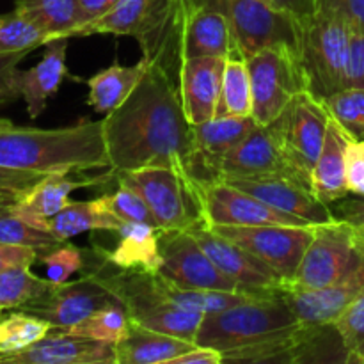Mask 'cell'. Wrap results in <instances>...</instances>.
Returning a JSON list of instances; mask_svg holds the SVG:
<instances>
[{"label":"cell","mask_w":364,"mask_h":364,"mask_svg":"<svg viewBox=\"0 0 364 364\" xmlns=\"http://www.w3.org/2000/svg\"><path fill=\"white\" fill-rule=\"evenodd\" d=\"M350 142L343 128L331 119L326 142L311 173L313 194L329 206L350 196L347 185V148Z\"/></svg>","instance_id":"d4e9b609"},{"label":"cell","mask_w":364,"mask_h":364,"mask_svg":"<svg viewBox=\"0 0 364 364\" xmlns=\"http://www.w3.org/2000/svg\"><path fill=\"white\" fill-rule=\"evenodd\" d=\"M146 70H148V60L144 57L134 66H121L116 60L112 66L87 78V103L95 112L107 116L132 95Z\"/></svg>","instance_id":"f1b7e54d"},{"label":"cell","mask_w":364,"mask_h":364,"mask_svg":"<svg viewBox=\"0 0 364 364\" xmlns=\"http://www.w3.org/2000/svg\"><path fill=\"white\" fill-rule=\"evenodd\" d=\"M100 279L123 302L132 323L196 343V334L205 315L167 301L156 290L153 274L119 269V272L100 276Z\"/></svg>","instance_id":"5b68a950"},{"label":"cell","mask_w":364,"mask_h":364,"mask_svg":"<svg viewBox=\"0 0 364 364\" xmlns=\"http://www.w3.org/2000/svg\"><path fill=\"white\" fill-rule=\"evenodd\" d=\"M322 327H306L281 294L255 297L203 318L196 343L224 363H306Z\"/></svg>","instance_id":"7a4b0ae2"},{"label":"cell","mask_w":364,"mask_h":364,"mask_svg":"<svg viewBox=\"0 0 364 364\" xmlns=\"http://www.w3.org/2000/svg\"><path fill=\"white\" fill-rule=\"evenodd\" d=\"M192 237L201 244L217 269L252 295H276L284 288V279L256 256L242 249L235 242L220 237L203 220L188 228Z\"/></svg>","instance_id":"5bb4252c"},{"label":"cell","mask_w":364,"mask_h":364,"mask_svg":"<svg viewBox=\"0 0 364 364\" xmlns=\"http://www.w3.org/2000/svg\"><path fill=\"white\" fill-rule=\"evenodd\" d=\"M364 290V259L348 276L323 288H283L281 295L306 327L333 326Z\"/></svg>","instance_id":"ac0fdd59"},{"label":"cell","mask_w":364,"mask_h":364,"mask_svg":"<svg viewBox=\"0 0 364 364\" xmlns=\"http://www.w3.org/2000/svg\"><path fill=\"white\" fill-rule=\"evenodd\" d=\"M341 2H343L350 31H358L364 34V0H341Z\"/></svg>","instance_id":"816d5d0a"},{"label":"cell","mask_w":364,"mask_h":364,"mask_svg":"<svg viewBox=\"0 0 364 364\" xmlns=\"http://www.w3.org/2000/svg\"><path fill=\"white\" fill-rule=\"evenodd\" d=\"M363 259L347 223L334 219L316 224L295 277L284 288L329 287L358 269Z\"/></svg>","instance_id":"30bf717a"},{"label":"cell","mask_w":364,"mask_h":364,"mask_svg":"<svg viewBox=\"0 0 364 364\" xmlns=\"http://www.w3.org/2000/svg\"><path fill=\"white\" fill-rule=\"evenodd\" d=\"M331 116L322 98L301 91L269 124L287 162L311 185V173L326 142ZM313 191V188H311Z\"/></svg>","instance_id":"8992f818"},{"label":"cell","mask_w":364,"mask_h":364,"mask_svg":"<svg viewBox=\"0 0 364 364\" xmlns=\"http://www.w3.org/2000/svg\"><path fill=\"white\" fill-rule=\"evenodd\" d=\"M201 220L208 226H311L240 191L228 181L206 185L198 191Z\"/></svg>","instance_id":"4fadbf2b"},{"label":"cell","mask_w":364,"mask_h":364,"mask_svg":"<svg viewBox=\"0 0 364 364\" xmlns=\"http://www.w3.org/2000/svg\"><path fill=\"white\" fill-rule=\"evenodd\" d=\"M212 0H169V18H171V27H173L174 36L183 46V32L187 27V21L194 11L199 7L210 6Z\"/></svg>","instance_id":"7dc6e473"},{"label":"cell","mask_w":364,"mask_h":364,"mask_svg":"<svg viewBox=\"0 0 364 364\" xmlns=\"http://www.w3.org/2000/svg\"><path fill=\"white\" fill-rule=\"evenodd\" d=\"M14 7L31 16L52 39L78 38L87 25L77 0H16Z\"/></svg>","instance_id":"f546056e"},{"label":"cell","mask_w":364,"mask_h":364,"mask_svg":"<svg viewBox=\"0 0 364 364\" xmlns=\"http://www.w3.org/2000/svg\"><path fill=\"white\" fill-rule=\"evenodd\" d=\"M53 327L41 316L28 311H14L0 323V359L25 350L45 338Z\"/></svg>","instance_id":"836d02e7"},{"label":"cell","mask_w":364,"mask_h":364,"mask_svg":"<svg viewBox=\"0 0 364 364\" xmlns=\"http://www.w3.org/2000/svg\"><path fill=\"white\" fill-rule=\"evenodd\" d=\"M252 91V117L269 127L306 87L299 52L291 46H270L245 57Z\"/></svg>","instance_id":"52a82bcc"},{"label":"cell","mask_w":364,"mask_h":364,"mask_svg":"<svg viewBox=\"0 0 364 364\" xmlns=\"http://www.w3.org/2000/svg\"><path fill=\"white\" fill-rule=\"evenodd\" d=\"M4 364H116V345L52 329L18 354L0 359Z\"/></svg>","instance_id":"d6986e66"},{"label":"cell","mask_w":364,"mask_h":364,"mask_svg":"<svg viewBox=\"0 0 364 364\" xmlns=\"http://www.w3.org/2000/svg\"><path fill=\"white\" fill-rule=\"evenodd\" d=\"M226 59L223 57H192L185 59L180 70V98L185 116L192 127L217 116Z\"/></svg>","instance_id":"44dd1931"},{"label":"cell","mask_w":364,"mask_h":364,"mask_svg":"<svg viewBox=\"0 0 364 364\" xmlns=\"http://www.w3.org/2000/svg\"><path fill=\"white\" fill-rule=\"evenodd\" d=\"M347 87H364V34L358 31H350Z\"/></svg>","instance_id":"f6af8a7d"},{"label":"cell","mask_w":364,"mask_h":364,"mask_svg":"<svg viewBox=\"0 0 364 364\" xmlns=\"http://www.w3.org/2000/svg\"><path fill=\"white\" fill-rule=\"evenodd\" d=\"M114 176L144 198L160 231L188 230L201 220L198 192L188 178L178 171L169 167H142Z\"/></svg>","instance_id":"ba28073f"},{"label":"cell","mask_w":364,"mask_h":364,"mask_svg":"<svg viewBox=\"0 0 364 364\" xmlns=\"http://www.w3.org/2000/svg\"><path fill=\"white\" fill-rule=\"evenodd\" d=\"M123 224L102 196L92 201H70L48 220V231L60 242H70V238L85 231H117Z\"/></svg>","instance_id":"83f0119b"},{"label":"cell","mask_w":364,"mask_h":364,"mask_svg":"<svg viewBox=\"0 0 364 364\" xmlns=\"http://www.w3.org/2000/svg\"><path fill=\"white\" fill-rule=\"evenodd\" d=\"M36 262H39V252L34 251V249L2 244L0 242V270L16 265L32 267Z\"/></svg>","instance_id":"c3c4849f"},{"label":"cell","mask_w":364,"mask_h":364,"mask_svg":"<svg viewBox=\"0 0 364 364\" xmlns=\"http://www.w3.org/2000/svg\"><path fill=\"white\" fill-rule=\"evenodd\" d=\"M109 2H110V7H112V6H114V4H116V2H117V0H109Z\"/></svg>","instance_id":"9f6ffc18"},{"label":"cell","mask_w":364,"mask_h":364,"mask_svg":"<svg viewBox=\"0 0 364 364\" xmlns=\"http://www.w3.org/2000/svg\"><path fill=\"white\" fill-rule=\"evenodd\" d=\"M347 185L350 194L364 198V141H352L347 148Z\"/></svg>","instance_id":"ee69618b"},{"label":"cell","mask_w":364,"mask_h":364,"mask_svg":"<svg viewBox=\"0 0 364 364\" xmlns=\"http://www.w3.org/2000/svg\"><path fill=\"white\" fill-rule=\"evenodd\" d=\"M2 320H4V316H2V311H0V323H2Z\"/></svg>","instance_id":"6f0895ef"},{"label":"cell","mask_w":364,"mask_h":364,"mask_svg":"<svg viewBox=\"0 0 364 364\" xmlns=\"http://www.w3.org/2000/svg\"><path fill=\"white\" fill-rule=\"evenodd\" d=\"M331 119L352 141H364V87H345L323 98Z\"/></svg>","instance_id":"74e56055"},{"label":"cell","mask_w":364,"mask_h":364,"mask_svg":"<svg viewBox=\"0 0 364 364\" xmlns=\"http://www.w3.org/2000/svg\"><path fill=\"white\" fill-rule=\"evenodd\" d=\"M103 134L114 174L169 167L187 176L194 127L185 116L178 84L162 68L148 63L132 95L105 116Z\"/></svg>","instance_id":"6da1fadb"},{"label":"cell","mask_w":364,"mask_h":364,"mask_svg":"<svg viewBox=\"0 0 364 364\" xmlns=\"http://www.w3.org/2000/svg\"><path fill=\"white\" fill-rule=\"evenodd\" d=\"M130 316L123 304H112L102 308L100 311L92 313L77 326L70 327L68 331L77 336L91 338V340L107 341V343H119L130 331Z\"/></svg>","instance_id":"8d00e7d4"},{"label":"cell","mask_w":364,"mask_h":364,"mask_svg":"<svg viewBox=\"0 0 364 364\" xmlns=\"http://www.w3.org/2000/svg\"><path fill=\"white\" fill-rule=\"evenodd\" d=\"M220 237L235 242L252 256L272 267L284 279L295 277L306 247L311 242L313 226H210Z\"/></svg>","instance_id":"8fae6325"},{"label":"cell","mask_w":364,"mask_h":364,"mask_svg":"<svg viewBox=\"0 0 364 364\" xmlns=\"http://www.w3.org/2000/svg\"><path fill=\"white\" fill-rule=\"evenodd\" d=\"M107 205L119 217L123 223H144L159 228L156 219L153 217L148 203L134 187L117 181V191L114 194H107Z\"/></svg>","instance_id":"ab89813d"},{"label":"cell","mask_w":364,"mask_h":364,"mask_svg":"<svg viewBox=\"0 0 364 364\" xmlns=\"http://www.w3.org/2000/svg\"><path fill=\"white\" fill-rule=\"evenodd\" d=\"M333 205L334 206L331 210H333L334 217L348 224V228L352 230V235H354L358 251L361 252V256L364 258V198H343L340 201L333 203Z\"/></svg>","instance_id":"7bdbcfd3"},{"label":"cell","mask_w":364,"mask_h":364,"mask_svg":"<svg viewBox=\"0 0 364 364\" xmlns=\"http://www.w3.org/2000/svg\"><path fill=\"white\" fill-rule=\"evenodd\" d=\"M265 2L294 16L299 23L308 16H311L316 7V0H265Z\"/></svg>","instance_id":"681fc988"},{"label":"cell","mask_w":364,"mask_h":364,"mask_svg":"<svg viewBox=\"0 0 364 364\" xmlns=\"http://www.w3.org/2000/svg\"><path fill=\"white\" fill-rule=\"evenodd\" d=\"M31 52H7L0 53V107L21 98L20 89H18L16 75L20 70V63Z\"/></svg>","instance_id":"b9f144b4"},{"label":"cell","mask_w":364,"mask_h":364,"mask_svg":"<svg viewBox=\"0 0 364 364\" xmlns=\"http://www.w3.org/2000/svg\"><path fill=\"white\" fill-rule=\"evenodd\" d=\"M224 358L219 350L208 347H201L196 345L192 350L185 352V354L178 355L173 364H223Z\"/></svg>","instance_id":"f907efd6"},{"label":"cell","mask_w":364,"mask_h":364,"mask_svg":"<svg viewBox=\"0 0 364 364\" xmlns=\"http://www.w3.org/2000/svg\"><path fill=\"white\" fill-rule=\"evenodd\" d=\"M70 38L52 39L45 45V55L31 70H18L16 82L27 112L32 119L39 117L46 109V102L57 95L66 70V50Z\"/></svg>","instance_id":"603a6c76"},{"label":"cell","mask_w":364,"mask_h":364,"mask_svg":"<svg viewBox=\"0 0 364 364\" xmlns=\"http://www.w3.org/2000/svg\"><path fill=\"white\" fill-rule=\"evenodd\" d=\"M228 183L255 196L259 201L267 203L279 212L306 220L311 226L333 223L336 219L331 206L320 201L308 185L291 180V178L276 176L258 178V180H233Z\"/></svg>","instance_id":"ffe728a7"},{"label":"cell","mask_w":364,"mask_h":364,"mask_svg":"<svg viewBox=\"0 0 364 364\" xmlns=\"http://www.w3.org/2000/svg\"><path fill=\"white\" fill-rule=\"evenodd\" d=\"M78 6H80L82 13L87 18V25L92 23L95 20H98L100 16L107 13L110 9L109 0H77ZM85 25V27H87Z\"/></svg>","instance_id":"f5cc1de1"},{"label":"cell","mask_w":364,"mask_h":364,"mask_svg":"<svg viewBox=\"0 0 364 364\" xmlns=\"http://www.w3.org/2000/svg\"><path fill=\"white\" fill-rule=\"evenodd\" d=\"M217 116H252L251 77L244 57L226 59Z\"/></svg>","instance_id":"d6a6232c"},{"label":"cell","mask_w":364,"mask_h":364,"mask_svg":"<svg viewBox=\"0 0 364 364\" xmlns=\"http://www.w3.org/2000/svg\"><path fill=\"white\" fill-rule=\"evenodd\" d=\"M7 121H9V119H6V117H0V124H4V123H7Z\"/></svg>","instance_id":"11a10c76"},{"label":"cell","mask_w":364,"mask_h":364,"mask_svg":"<svg viewBox=\"0 0 364 364\" xmlns=\"http://www.w3.org/2000/svg\"><path fill=\"white\" fill-rule=\"evenodd\" d=\"M112 304L123 302L100 279L98 274H91L78 281L53 284L41 301L28 306L25 311L45 318L53 329H70L92 313Z\"/></svg>","instance_id":"9a60e30c"},{"label":"cell","mask_w":364,"mask_h":364,"mask_svg":"<svg viewBox=\"0 0 364 364\" xmlns=\"http://www.w3.org/2000/svg\"><path fill=\"white\" fill-rule=\"evenodd\" d=\"M228 16L235 46L240 57H249L270 46H291L299 52L301 23L265 0H212Z\"/></svg>","instance_id":"9c48e42d"},{"label":"cell","mask_w":364,"mask_h":364,"mask_svg":"<svg viewBox=\"0 0 364 364\" xmlns=\"http://www.w3.org/2000/svg\"><path fill=\"white\" fill-rule=\"evenodd\" d=\"M18 198H20V196L4 194V192H0V212H4V210H9L11 206L18 201Z\"/></svg>","instance_id":"db71d44e"},{"label":"cell","mask_w":364,"mask_h":364,"mask_svg":"<svg viewBox=\"0 0 364 364\" xmlns=\"http://www.w3.org/2000/svg\"><path fill=\"white\" fill-rule=\"evenodd\" d=\"M341 338L348 363H364V290L333 323Z\"/></svg>","instance_id":"f35d334b"},{"label":"cell","mask_w":364,"mask_h":364,"mask_svg":"<svg viewBox=\"0 0 364 364\" xmlns=\"http://www.w3.org/2000/svg\"><path fill=\"white\" fill-rule=\"evenodd\" d=\"M0 167L41 174H73L110 167L103 121L80 119L71 127L0 124Z\"/></svg>","instance_id":"3957f363"},{"label":"cell","mask_w":364,"mask_h":364,"mask_svg":"<svg viewBox=\"0 0 364 364\" xmlns=\"http://www.w3.org/2000/svg\"><path fill=\"white\" fill-rule=\"evenodd\" d=\"M198 343L130 323L127 336L116 343V364H173Z\"/></svg>","instance_id":"4316f807"},{"label":"cell","mask_w":364,"mask_h":364,"mask_svg":"<svg viewBox=\"0 0 364 364\" xmlns=\"http://www.w3.org/2000/svg\"><path fill=\"white\" fill-rule=\"evenodd\" d=\"M160 251L164 258L160 274L167 276L180 287L240 291V294L252 295L242 284L217 269L212 258L206 255L205 249L188 230L162 231ZM255 297H263V295H255Z\"/></svg>","instance_id":"7c38bea8"},{"label":"cell","mask_w":364,"mask_h":364,"mask_svg":"<svg viewBox=\"0 0 364 364\" xmlns=\"http://www.w3.org/2000/svg\"><path fill=\"white\" fill-rule=\"evenodd\" d=\"M39 262L45 265L46 279L52 284L68 283L71 276H75V274L84 269L82 251L75 245L68 244V242L60 244L53 251L39 256Z\"/></svg>","instance_id":"60d3db41"},{"label":"cell","mask_w":364,"mask_h":364,"mask_svg":"<svg viewBox=\"0 0 364 364\" xmlns=\"http://www.w3.org/2000/svg\"><path fill=\"white\" fill-rule=\"evenodd\" d=\"M109 178H114L112 171L105 176L80 178V180H73L70 174H46L34 187L18 198L13 210L36 226L48 230V220L70 205L71 192L105 183Z\"/></svg>","instance_id":"7402d4cb"},{"label":"cell","mask_w":364,"mask_h":364,"mask_svg":"<svg viewBox=\"0 0 364 364\" xmlns=\"http://www.w3.org/2000/svg\"><path fill=\"white\" fill-rule=\"evenodd\" d=\"M119 242L114 251L107 252L105 258L110 265L121 270H139V272L159 274L164 265L160 251L162 231L151 224L124 223L119 230Z\"/></svg>","instance_id":"484cf974"},{"label":"cell","mask_w":364,"mask_h":364,"mask_svg":"<svg viewBox=\"0 0 364 364\" xmlns=\"http://www.w3.org/2000/svg\"><path fill=\"white\" fill-rule=\"evenodd\" d=\"M258 123L252 116H217L194 127V151L187 176L196 192L217 183L220 162L251 134Z\"/></svg>","instance_id":"2e32d148"},{"label":"cell","mask_w":364,"mask_h":364,"mask_svg":"<svg viewBox=\"0 0 364 364\" xmlns=\"http://www.w3.org/2000/svg\"><path fill=\"white\" fill-rule=\"evenodd\" d=\"M45 176L46 174L32 173V171H18L0 167V192H4V194L21 196Z\"/></svg>","instance_id":"bcb514c9"},{"label":"cell","mask_w":364,"mask_h":364,"mask_svg":"<svg viewBox=\"0 0 364 364\" xmlns=\"http://www.w3.org/2000/svg\"><path fill=\"white\" fill-rule=\"evenodd\" d=\"M181 55L183 60L192 57H240L226 14L212 6L194 11L185 27Z\"/></svg>","instance_id":"cb8c5ba5"},{"label":"cell","mask_w":364,"mask_h":364,"mask_svg":"<svg viewBox=\"0 0 364 364\" xmlns=\"http://www.w3.org/2000/svg\"><path fill=\"white\" fill-rule=\"evenodd\" d=\"M53 284L36 276L27 265L0 270V311H25L28 306L41 301Z\"/></svg>","instance_id":"1f68e13d"},{"label":"cell","mask_w":364,"mask_h":364,"mask_svg":"<svg viewBox=\"0 0 364 364\" xmlns=\"http://www.w3.org/2000/svg\"><path fill=\"white\" fill-rule=\"evenodd\" d=\"M153 283H155L156 290L167 299V301L174 302L176 306L191 311L203 313V315H210V313L223 311V309L237 306L240 302L255 299V295L240 294V291H224V290H201V288H185L171 281L169 277L164 274H153ZM265 297V295H263Z\"/></svg>","instance_id":"4dcf8cb0"},{"label":"cell","mask_w":364,"mask_h":364,"mask_svg":"<svg viewBox=\"0 0 364 364\" xmlns=\"http://www.w3.org/2000/svg\"><path fill=\"white\" fill-rule=\"evenodd\" d=\"M13 206L9 210L0 212V242L2 244L34 249L39 252V256L46 255V252L53 251L60 244H64L59 238L53 237L48 230L36 226L31 220L14 212Z\"/></svg>","instance_id":"e575fe53"},{"label":"cell","mask_w":364,"mask_h":364,"mask_svg":"<svg viewBox=\"0 0 364 364\" xmlns=\"http://www.w3.org/2000/svg\"><path fill=\"white\" fill-rule=\"evenodd\" d=\"M291 178L311 185L287 162L267 127H256L226 159L217 171V181L258 180V178Z\"/></svg>","instance_id":"e0dca14e"},{"label":"cell","mask_w":364,"mask_h":364,"mask_svg":"<svg viewBox=\"0 0 364 364\" xmlns=\"http://www.w3.org/2000/svg\"><path fill=\"white\" fill-rule=\"evenodd\" d=\"M350 25L341 0H316L311 16L301 21L299 57L306 87L327 98L347 87Z\"/></svg>","instance_id":"277c9868"},{"label":"cell","mask_w":364,"mask_h":364,"mask_svg":"<svg viewBox=\"0 0 364 364\" xmlns=\"http://www.w3.org/2000/svg\"><path fill=\"white\" fill-rule=\"evenodd\" d=\"M48 41H52L48 32L16 7L11 13L0 14V53L32 52Z\"/></svg>","instance_id":"d590c367"}]
</instances>
